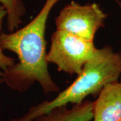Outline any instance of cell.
<instances>
[{
  "mask_svg": "<svg viewBox=\"0 0 121 121\" xmlns=\"http://www.w3.org/2000/svg\"><path fill=\"white\" fill-rule=\"evenodd\" d=\"M60 0H46L36 16L20 29L0 35L2 49L14 52L18 62L3 71V81L20 93L37 82L45 94L56 93L59 87L51 78L47 60L45 31L50 13Z\"/></svg>",
  "mask_w": 121,
  "mask_h": 121,
  "instance_id": "1",
  "label": "cell"
},
{
  "mask_svg": "<svg viewBox=\"0 0 121 121\" xmlns=\"http://www.w3.org/2000/svg\"><path fill=\"white\" fill-rule=\"evenodd\" d=\"M121 75V52L106 45L98 48L82 71L69 87L51 100L31 106L23 116L9 121H35L53 109L80 104L89 95H98L106 84L118 81Z\"/></svg>",
  "mask_w": 121,
  "mask_h": 121,
  "instance_id": "2",
  "label": "cell"
},
{
  "mask_svg": "<svg viewBox=\"0 0 121 121\" xmlns=\"http://www.w3.org/2000/svg\"><path fill=\"white\" fill-rule=\"evenodd\" d=\"M97 49L94 41L56 30L51 36L47 60L48 63L56 65L59 71L78 75Z\"/></svg>",
  "mask_w": 121,
  "mask_h": 121,
  "instance_id": "3",
  "label": "cell"
},
{
  "mask_svg": "<svg viewBox=\"0 0 121 121\" xmlns=\"http://www.w3.org/2000/svg\"><path fill=\"white\" fill-rule=\"evenodd\" d=\"M107 17L98 4L81 5L72 1L55 17V25L56 30L94 41L96 32L104 26Z\"/></svg>",
  "mask_w": 121,
  "mask_h": 121,
  "instance_id": "4",
  "label": "cell"
},
{
  "mask_svg": "<svg viewBox=\"0 0 121 121\" xmlns=\"http://www.w3.org/2000/svg\"><path fill=\"white\" fill-rule=\"evenodd\" d=\"M98 95L93 121H121V80L106 84Z\"/></svg>",
  "mask_w": 121,
  "mask_h": 121,
  "instance_id": "5",
  "label": "cell"
},
{
  "mask_svg": "<svg viewBox=\"0 0 121 121\" xmlns=\"http://www.w3.org/2000/svg\"><path fill=\"white\" fill-rule=\"evenodd\" d=\"M94 103L85 100L73 104L71 108L65 106L55 108L36 118L35 121H90L93 120Z\"/></svg>",
  "mask_w": 121,
  "mask_h": 121,
  "instance_id": "6",
  "label": "cell"
},
{
  "mask_svg": "<svg viewBox=\"0 0 121 121\" xmlns=\"http://www.w3.org/2000/svg\"><path fill=\"white\" fill-rule=\"evenodd\" d=\"M0 4L7 11V27L9 32L16 30L26 13L24 4L21 0H0Z\"/></svg>",
  "mask_w": 121,
  "mask_h": 121,
  "instance_id": "7",
  "label": "cell"
},
{
  "mask_svg": "<svg viewBox=\"0 0 121 121\" xmlns=\"http://www.w3.org/2000/svg\"><path fill=\"white\" fill-rule=\"evenodd\" d=\"M6 17L7 11L3 5H0V35L1 33L3 22L5 17ZM15 63V59L13 58L6 55L4 52V50L2 49L0 44V69L2 70V71H4L9 67H12Z\"/></svg>",
  "mask_w": 121,
  "mask_h": 121,
  "instance_id": "8",
  "label": "cell"
},
{
  "mask_svg": "<svg viewBox=\"0 0 121 121\" xmlns=\"http://www.w3.org/2000/svg\"><path fill=\"white\" fill-rule=\"evenodd\" d=\"M4 81H3V71H0V84L3 83ZM0 104H1V99H0Z\"/></svg>",
  "mask_w": 121,
  "mask_h": 121,
  "instance_id": "9",
  "label": "cell"
},
{
  "mask_svg": "<svg viewBox=\"0 0 121 121\" xmlns=\"http://www.w3.org/2000/svg\"><path fill=\"white\" fill-rule=\"evenodd\" d=\"M115 2L117 3V4L118 5V6L119 7V8L121 9V0H114Z\"/></svg>",
  "mask_w": 121,
  "mask_h": 121,
  "instance_id": "10",
  "label": "cell"
}]
</instances>
